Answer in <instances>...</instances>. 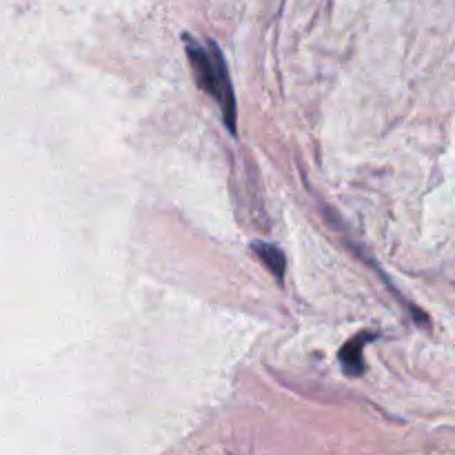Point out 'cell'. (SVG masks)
Instances as JSON below:
<instances>
[{
  "instance_id": "obj_1",
  "label": "cell",
  "mask_w": 455,
  "mask_h": 455,
  "mask_svg": "<svg viewBox=\"0 0 455 455\" xmlns=\"http://www.w3.org/2000/svg\"><path fill=\"white\" fill-rule=\"evenodd\" d=\"M185 44L200 89L216 98L222 111V120L229 127V132L235 133V114H238L235 111V96L220 49L213 40H207V44H200L191 36H185Z\"/></svg>"
},
{
  "instance_id": "obj_2",
  "label": "cell",
  "mask_w": 455,
  "mask_h": 455,
  "mask_svg": "<svg viewBox=\"0 0 455 455\" xmlns=\"http://www.w3.org/2000/svg\"><path fill=\"white\" fill-rule=\"evenodd\" d=\"M367 338H371V336L363 333V336L354 338V340L347 342V345L342 347L340 360H342V364H345V371L349 373V376H360V373L364 371L363 345H364V340H367Z\"/></svg>"
},
{
  "instance_id": "obj_3",
  "label": "cell",
  "mask_w": 455,
  "mask_h": 455,
  "mask_svg": "<svg viewBox=\"0 0 455 455\" xmlns=\"http://www.w3.org/2000/svg\"><path fill=\"white\" fill-rule=\"evenodd\" d=\"M253 251H256L258 258L265 262L267 269L275 275V280H278V283H283L284 269H287L284 253L280 251L278 247H274V244H267V243H253Z\"/></svg>"
}]
</instances>
